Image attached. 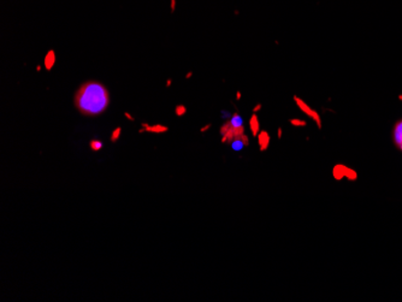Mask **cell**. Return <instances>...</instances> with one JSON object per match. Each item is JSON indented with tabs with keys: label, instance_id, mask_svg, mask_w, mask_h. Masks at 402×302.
Segmentation results:
<instances>
[{
	"label": "cell",
	"instance_id": "19",
	"mask_svg": "<svg viewBox=\"0 0 402 302\" xmlns=\"http://www.w3.org/2000/svg\"><path fill=\"white\" fill-rule=\"evenodd\" d=\"M124 115H125V117H126V118H128V119H129V121H134V118H132V117H131L130 115H129V113H128V112H125V113H124Z\"/></svg>",
	"mask_w": 402,
	"mask_h": 302
},
{
	"label": "cell",
	"instance_id": "22",
	"mask_svg": "<svg viewBox=\"0 0 402 302\" xmlns=\"http://www.w3.org/2000/svg\"><path fill=\"white\" fill-rule=\"evenodd\" d=\"M173 83V81L171 80H168V83H166V87H170V84Z\"/></svg>",
	"mask_w": 402,
	"mask_h": 302
},
{
	"label": "cell",
	"instance_id": "2",
	"mask_svg": "<svg viewBox=\"0 0 402 302\" xmlns=\"http://www.w3.org/2000/svg\"><path fill=\"white\" fill-rule=\"evenodd\" d=\"M222 135V144H231L235 139L240 138L245 134V126H243L242 117L239 113H234L229 121H226L219 129Z\"/></svg>",
	"mask_w": 402,
	"mask_h": 302
},
{
	"label": "cell",
	"instance_id": "21",
	"mask_svg": "<svg viewBox=\"0 0 402 302\" xmlns=\"http://www.w3.org/2000/svg\"><path fill=\"white\" fill-rule=\"evenodd\" d=\"M192 76H193V73H192V71H190V73H188V74H187L186 79H189V77H192Z\"/></svg>",
	"mask_w": 402,
	"mask_h": 302
},
{
	"label": "cell",
	"instance_id": "6",
	"mask_svg": "<svg viewBox=\"0 0 402 302\" xmlns=\"http://www.w3.org/2000/svg\"><path fill=\"white\" fill-rule=\"evenodd\" d=\"M393 139H394V144L396 145V147L402 152V119L401 121H398L394 126Z\"/></svg>",
	"mask_w": 402,
	"mask_h": 302
},
{
	"label": "cell",
	"instance_id": "23",
	"mask_svg": "<svg viewBox=\"0 0 402 302\" xmlns=\"http://www.w3.org/2000/svg\"><path fill=\"white\" fill-rule=\"evenodd\" d=\"M400 99H401V100H402V95H401V96H400Z\"/></svg>",
	"mask_w": 402,
	"mask_h": 302
},
{
	"label": "cell",
	"instance_id": "1",
	"mask_svg": "<svg viewBox=\"0 0 402 302\" xmlns=\"http://www.w3.org/2000/svg\"><path fill=\"white\" fill-rule=\"evenodd\" d=\"M74 104L83 116L98 117L108 110L110 93L99 81H87L77 89L74 96Z\"/></svg>",
	"mask_w": 402,
	"mask_h": 302
},
{
	"label": "cell",
	"instance_id": "11",
	"mask_svg": "<svg viewBox=\"0 0 402 302\" xmlns=\"http://www.w3.org/2000/svg\"><path fill=\"white\" fill-rule=\"evenodd\" d=\"M289 123L293 126H295V128H305L307 125V122L301 118H291L289 119Z\"/></svg>",
	"mask_w": 402,
	"mask_h": 302
},
{
	"label": "cell",
	"instance_id": "20",
	"mask_svg": "<svg viewBox=\"0 0 402 302\" xmlns=\"http://www.w3.org/2000/svg\"><path fill=\"white\" fill-rule=\"evenodd\" d=\"M236 99H238V100L241 99V92H238V93H236Z\"/></svg>",
	"mask_w": 402,
	"mask_h": 302
},
{
	"label": "cell",
	"instance_id": "10",
	"mask_svg": "<svg viewBox=\"0 0 402 302\" xmlns=\"http://www.w3.org/2000/svg\"><path fill=\"white\" fill-rule=\"evenodd\" d=\"M54 64H56V53H54L53 50H50L45 56V68H46V70L50 71L54 66Z\"/></svg>",
	"mask_w": 402,
	"mask_h": 302
},
{
	"label": "cell",
	"instance_id": "3",
	"mask_svg": "<svg viewBox=\"0 0 402 302\" xmlns=\"http://www.w3.org/2000/svg\"><path fill=\"white\" fill-rule=\"evenodd\" d=\"M293 99H294V103L296 104V106L299 107L300 111L303 112V113H305V115H306L307 117H310V118L312 119L314 123H316L317 128H318L319 130H322L323 122H322V117H320L319 113L317 112L316 110H313L312 107L309 105V104H306V102H304L303 99L299 98V96L294 95Z\"/></svg>",
	"mask_w": 402,
	"mask_h": 302
},
{
	"label": "cell",
	"instance_id": "18",
	"mask_svg": "<svg viewBox=\"0 0 402 302\" xmlns=\"http://www.w3.org/2000/svg\"><path fill=\"white\" fill-rule=\"evenodd\" d=\"M210 128H211V124H206L205 126H204V128H201V129H200V131H201V132H205V131L209 130Z\"/></svg>",
	"mask_w": 402,
	"mask_h": 302
},
{
	"label": "cell",
	"instance_id": "13",
	"mask_svg": "<svg viewBox=\"0 0 402 302\" xmlns=\"http://www.w3.org/2000/svg\"><path fill=\"white\" fill-rule=\"evenodd\" d=\"M175 113H176L177 117H183L187 113V107L184 105H178L175 109Z\"/></svg>",
	"mask_w": 402,
	"mask_h": 302
},
{
	"label": "cell",
	"instance_id": "5",
	"mask_svg": "<svg viewBox=\"0 0 402 302\" xmlns=\"http://www.w3.org/2000/svg\"><path fill=\"white\" fill-rule=\"evenodd\" d=\"M257 138H258L259 149H260V152H265L269 148V146H270V141H271L270 134H269L267 131L261 130L258 134Z\"/></svg>",
	"mask_w": 402,
	"mask_h": 302
},
{
	"label": "cell",
	"instance_id": "15",
	"mask_svg": "<svg viewBox=\"0 0 402 302\" xmlns=\"http://www.w3.org/2000/svg\"><path fill=\"white\" fill-rule=\"evenodd\" d=\"M170 10H171V12H175V10H176V0H171Z\"/></svg>",
	"mask_w": 402,
	"mask_h": 302
},
{
	"label": "cell",
	"instance_id": "14",
	"mask_svg": "<svg viewBox=\"0 0 402 302\" xmlns=\"http://www.w3.org/2000/svg\"><path fill=\"white\" fill-rule=\"evenodd\" d=\"M121 132H122V129L119 128H116L115 130L112 131V134H111V142H116V141H118V139H119V136H121Z\"/></svg>",
	"mask_w": 402,
	"mask_h": 302
},
{
	"label": "cell",
	"instance_id": "4",
	"mask_svg": "<svg viewBox=\"0 0 402 302\" xmlns=\"http://www.w3.org/2000/svg\"><path fill=\"white\" fill-rule=\"evenodd\" d=\"M332 177L337 181H341L345 177L349 181H355L358 176H356V172L352 170V169H349L343 164H337L332 169Z\"/></svg>",
	"mask_w": 402,
	"mask_h": 302
},
{
	"label": "cell",
	"instance_id": "9",
	"mask_svg": "<svg viewBox=\"0 0 402 302\" xmlns=\"http://www.w3.org/2000/svg\"><path fill=\"white\" fill-rule=\"evenodd\" d=\"M144 126L145 131H150V132H154V134H161V132H166L169 130L168 126L165 125H161V124H155V125H148L144 123L142 124Z\"/></svg>",
	"mask_w": 402,
	"mask_h": 302
},
{
	"label": "cell",
	"instance_id": "17",
	"mask_svg": "<svg viewBox=\"0 0 402 302\" xmlns=\"http://www.w3.org/2000/svg\"><path fill=\"white\" fill-rule=\"evenodd\" d=\"M282 135H283V129H282V128H278V129H277V138H278V139H282Z\"/></svg>",
	"mask_w": 402,
	"mask_h": 302
},
{
	"label": "cell",
	"instance_id": "16",
	"mask_svg": "<svg viewBox=\"0 0 402 302\" xmlns=\"http://www.w3.org/2000/svg\"><path fill=\"white\" fill-rule=\"evenodd\" d=\"M261 104H258V105H255L254 106V109H253V113H257V112H259L261 110Z\"/></svg>",
	"mask_w": 402,
	"mask_h": 302
},
{
	"label": "cell",
	"instance_id": "8",
	"mask_svg": "<svg viewBox=\"0 0 402 302\" xmlns=\"http://www.w3.org/2000/svg\"><path fill=\"white\" fill-rule=\"evenodd\" d=\"M248 124H249V129H251L252 131V135L254 136V138H257L259 132H260V122H259L257 113H253L251 118H249Z\"/></svg>",
	"mask_w": 402,
	"mask_h": 302
},
{
	"label": "cell",
	"instance_id": "12",
	"mask_svg": "<svg viewBox=\"0 0 402 302\" xmlns=\"http://www.w3.org/2000/svg\"><path fill=\"white\" fill-rule=\"evenodd\" d=\"M89 146L93 152H99L100 149L103 148V142L99 141V140H92V141L89 142Z\"/></svg>",
	"mask_w": 402,
	"mask_h": 302
},
{
	"label": "cell",
	"instance_id": "7",
	"mask_svg": "<svg viewBox=\"0 0 402 302\" xmlns=\"http://www.w3.org/2000/svg\"><path fill=\"white\" fill-rule=\"evenodd\" d=\"M230 145H231V148L234 149V151H236V152L242 151L243 148L247 147V146H249L248 136L246 135V134H243L242 136H240V138L235 139L234 141H232Z\"/></svg>",
	"mask_w": 402,
	"mask_h": 302
}]
</instances>
